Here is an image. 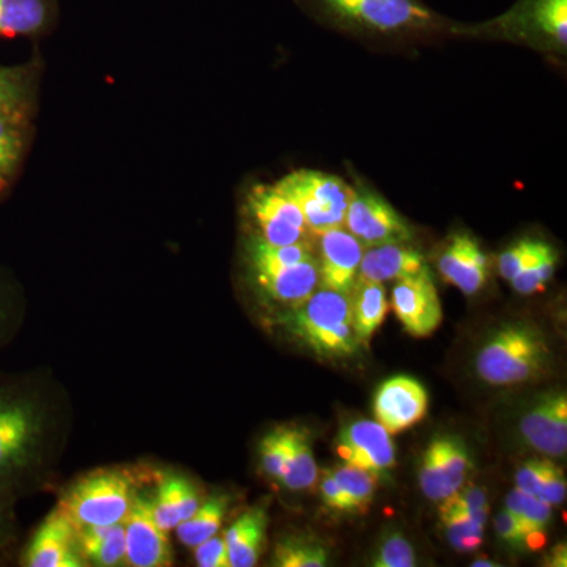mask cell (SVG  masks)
I'll use <instances>...</instances> for the list:
<instances>
[{"instance_id": "cell-3", "label": "cell", "mask_w": 567, "mask_h": 567, "mask_svg": "<svg viewBox=\"0 0 567 567\" xmlns=\"http://www.w3.org/2000/svg\"><path fill=\"white\" fill-rule=\"evenodd\" d=\"M241 267L252 292L278 315L305 303L319 289L315 245H270L245 234Z\"/></svg>"}, {"instance_id": "cell-40", "label": "cell", "mask_w": 567, "mask_h": 567, "mask_svg": "<svg viewBox=\"0 0 567 567\" xmlns=\"http://www.w3.org/2000/svg\"><path fill=\"white\" fill-rule=\"evenodd\" d=\"M551 461L548 458H532L518 466L516 473V488L525 494L537 496L543 486Z\"/></svg>"}, {"instance_id": "cell-31", "label": "cell", "mask_w": 567, "mask_h": 567, "mask_svg": "<svg viewBox=\"0 0 567 567\" xmlns=\"http://www.w3.org/2000/svg\"><path fill=\"white\" fill-rule=\"evenodd\" d=\"M274 566L324 567L328 565V548L309 536H286L276 543Z\"/></svg>"}, {"instance_id": "cell-37", "label": "cell", "mask_w": 567, "mask_h": 567, "mask_svg": "<svg viewBox=\"0 0 567 567\" xmlns=\"http://www.w3.org/2000/svg\"><path fill=\"white\" fill-rule=\"evenodd\" d=\"M375 567H413L416 555L412 544L402 533L394 532L383 537L374 557Z\"/></svg>"}, {"instance_id": "cell-45", "label": "cell", "mask_w": 567, "mask_h": 567, "mask_svg": "<svg viewBox=\"0 0 567 567\" xmlns=\"http://www.w3.org/2000/svg\"><path fill=\"white\" fill-rule=\"evenodd\" d=\"M566 546L559 544V546L551 548L550 555L547 557V566L551 567H566Z\"/></svg>"}, {"instance_id": "cell-26", "label": "cell", "mask_w": 567, "mask_h": 567, "mask_svg": "<svg viewBox=\"0 0 567 567\" xmlns=\"http://www.w3.org/2000/svg\"><path fill=\"white\" fill-rule=\"evenodd\" d=\"M354 334L361 347H368L372 336L385 322L386 290L383 284L357 279L349 293Z\"/></svg>"}, {"instance_id": "cell-12", "label": "cell", "mask_w": 567, "mask_h": 567, "mask_svg": "<svg viewBox=\"0 0 567 567\" xmlns=\"http://www.w3.org/2000/svg\"><path fill=\"white\" fill-rule=\"evenodd\" d=\"M174 550L169 533L159 527L152 513V502L137 492L125 520V566L169 567Z\"/></svg>"}, {"instance_id": "cell-46", "label": "cell", "mask_w": 567, "mask_h": 567, "mask_svg": "<svg viewBox=\"0 0 567 567\" xmlns=\"http://www.w3.org/2000/svg\"><path fill=\"white\" fill-rule=\"evenodd\" d=\"M473 567H496L498 566V563L492 561V559L488 558H480L476 559V561H473Z\"/></svg>"}, {"instance_id": "cell-23", "label": "cell", "mask_w": 567, "mask_h": 567, "mask_svg": "<svg viewBox=\"0 0 567 567\" xmlns=\"http://www.w3.org/2000/svg\"><path fill=\"white\" fill-rule=\"evenodd\" d=\"M152 513L159 527L173 532L181 522L196 513L203 499L188 477L162 475L156 480V494L151 499Z\"/></svg>"}, {"instance_id": "cell-7", "label": "cell", "mask_w": 567, "mask_h": 567, "mask_svg": "<svg viewBox=\"0 0 567 567\" xmlns=\"http://www.w3.org/2000/svg\"><path fill=\"white\" fill-rule=\"evenodd\" d=\"M136 473L125 468L93 470L63 492L59 509L76 528L123 524L137 494Z\"/></svg>"}, {"instance_id": "cell-11", "label": "cell", "mask_w": 567, "mask_h": 567, "mask_svg": "<svg viewBox=\"0 0 567 567\" xmlns=\"http://www.w3.org/2000/svg\"><path fill=\"white\" fill-rule=\"evenodd\" d=\"M472 468V454L461 436H435L421 458L417 472L421 491L432 502H445L465 486Z\"/></svg>"}, {"instance_id": "cell-6", "label": "cell", "mask_w": 567, "mask_h": 567, "mask_svg": "<svg viewBox=\"0 0 567 567\" xmlns=\"http://www.w3.org/2000/svg\"><path fill=\"white\" fill-rule=\"evenodd\" d=\"M550 346L539 327L527 322L503 324L481 347L477 375L494 386L529 383L546 374Z\"/></svg>"}, {"instance_id": "cell-1", "label": "cell", "mask_w": 567, "mask_h": 567, "mask_svg": "<svg viewBox=\"0 0 567 567\" xmlns=\"http://www.w3.org/2000/svg\"><path fill=\"white\" fill-rule=\"evenodd\" d=\"M331 31L371 43H421L451 35L454 22L424 0H293Z\"/></svg>"}, {"instance_id": "cell-39", "label": "cell", "mask_w": 567, "mask_h": 567, "mask_svg": "<svg viewBox=\"0 0 567 567\" xmlns=\"http://www.w3.org/2000/svg\"><path fill=\"white\" fill-rule=\"evenodd\" d=\"M196 565L200 567H230L229 551L221 533L208 537L199 546L193 548Z\"/></svg>"}, {"instance_id": "cell-22", "label": "cell", "mask_w": 567, "mask_h": 567, "mask_svg": "<svg viewBox=\"0 0 567 567\" xmlns=\"http://www.w3.org/2000/svg\"><path fill=\"white\" fill-rule=\"evenodd\" d=\"M59 21L58 0H0V37L40 39Z\"/></svg>"}, {"instance_id": "cell-24", "label": "cell", "mask_w": 567, "mask_h": 567, "mask_svg": "<svg viewBox=\"0 0 567 567\" xmlns=\"http://www.w3.org/2000/svg\"><path fill=\"white\" fill-rule=\"evenodd\" d=\"M270 517L262 506L245 511L237 520L223 533L229 551L230 567H252L262 557Z\"/></svg>"}, {"instance_id": "cell-38", "label": "cell", "mask_w": 567, "mask_h": 567, "mask_svg": "<svg viewBox=\"0 0 567 567\" xmlns=\"http://www.w3.org/2000/svg\"><path fill=\"white\" fill-rule=\"evenodd\" d=\"M18 293L14 284L0 270V346L9 339L18 319Z\"/></svg>"}, {"instance_id": "cell-15", "label": "cell", "mask_w": 567, "mask_h": 567, "mask_svg": "<svg viewBox=\"0 0 567 567\" xmlns=\"http://www.w3.org/2000/svg\"><path fill=\"white\" fill-rule=\"evenodd\" d=\"M315 249L320 289L349 295L358 279L364 245L342 226L316 235Z\"/></svg>"}, {"instance_id": "cell-25", "label": "cell", "mask_w": 567, "mask_h": 567, "mask_svg": "<svg viewBox=\"0 0 567 567\" xmlns=\"http://www.w3.org/2000/svg\"><path fill=\"white\" fill-rule=\"evenodd\" d=\"M41 70L43 66L39 59L18 63V65H0V114L2 112L35 114Z\"/></svg>"}, {"instance_id": "cell-36", "label": "cell", "mask_w": 567, "mask_h": 567, "mask_svg": "<svg viewBox=\"0 0 567 567\" xmlns=\"http://www.w3.org/2000/svg\"><path fill=\"white\" fill-rule=\"evenodd\" d=\"M543 244L544 240H539V238L525 237L520 238L516 244L511 245L509 248H506L505 251L499 254V275H502L506 281H513V279L535 259Z\"/></svg>"}, {"instance_id": "cell-35", "label": "cell", "mask_w": 567, "mask_h": 567, "mask_svg": "<svg viewBox=\"0 0 567 567\" xmlns=\"http://www.w3.org/2000/svg\"><path fill=\"white\" fill-rule=\"evenodd\" d=\"M289 451V425H276L260 442V465L265 475L281 483Z\"/></svg>"}, {"instance_id": "cell-17", "label": "cell", "mask_w": 567, "mask_h": 567, "mask_svg": "<svg viewBox=\"0 0 567 567\" xmlns=\"http://www.w3.org/2000/svg\"><path fill=\"white\" fill-rule=\"evenodd\" d=\"M439 274L465 295H476L491 278V259L472 234L454 233L436 259Z\"/></svg>"}, {"instance_id": "cell-41", "label": "cell", "mask_w": 567, "mask_h": 567, "mask_svg": "<svg viewBox=\"0 0 567 567\" xmlns=\"http://www.w3.org/2000/svg\"><path fill=\"white\" fill-rule=\"evenodd\" d=\"M567 492L566 475L561 468L555 462H551L548 466L546 480H544L543 486H540L537 498L543 499L547 505L559 506L565 502Z\"/></svg>"}, {"instance_id": "cell-30", "label": "cell", "mask_w": 567, "mask_h": 567, "mask_svg": "<svg viewBox=\"0 0 567 567\" xmlns=\"http://www.w3.org/2000/svg\"><path fill=\"white\" fill-rule=\"evenodd\" d=\"M506 507L516 516L518 524L524 529L528 550L535 551L546 547L547 528L551 522V506L537 496L514 488L506 496Z\"/></svg>"}, {"instance_id": "cell-43", "label": "cell", "mask_w": 567, "mask_h": 567, "mask_svg": "<svg viewBox=\"0 0 567 567\" xmlns=\"http://www.w3.org/2000/svg\"><path fill=\"white\" fill-rule=\"evenodd\" d=\"M320 494H322L324 506L330 507L331 511H338V513L349 514L346 496L342 494L331 470H324L323 472Z\"/></svg>"}, {"instance_id": "cell-44", "label": "cell", "mask_w": 567, "mask_h": 567, "mask_svg": "<svg viewBox=\"0 0 567 567\" xmlns=\"http://www.w3.org/2000/svg\"><path fill=\"white\" fill-rule=\"evenodd\" d=\"M13 502L0 496V559L9 554L14 540Z\"/></svg>"}, {"instance_id": "cell-28", "label": "cell", "mask_w": 567, "mask_h": 567, "mask_svg": "<svg viewBox=\"0 0 567 567\" xmlns=\"http://www.w3.org/2000/svg\"><path fill=\"white\" fill-rule=\"evenodd\" d=\"M319 481L311 436L300 425H289V451L281 484L292 492L309 491Z\"/></svg>"}, {"instance_id": "cell-29", "label": "cell", "mask_w": 567, "mask_h": 567, "mask_svg": "<svg viewBox=\"0 0 567 567\" xmlns=\"http://www.w3.org/2000/svg\"><path fill=\"white\" fill-rule=\"evenodd\" d=\"M229 505L230 496L227 494L219 492V494L208 496L205 502L200 503L192 517L175 527V536L185 547L199 546L208 537L221 532Z\"/></svg>"}, {"instance_id": "cell-5", "label": "cell", "mask_w": 567, "mask_h": 567, "mask_svg": "<svg viewBox=\"0 0 567 567\" xmlns=\"http://www.w3.org/2000/svg\"><path fill=\"white\" fill-rule=\"evenodd\" d=\"M287 333L320 358H349L360 352L350 315L349 295L317 289L305 303L281 312Z\"/></svg>"}, {"instance_id": "cell-9", "label": "cell", "mask_w": 567, "mask_h": 567, "mask_svg": "<svg viewBox=\"0 0 567 567\" xmlns=\"http://www.w3.org/2000/svg\"><path fill=\"white\" fill-rule=\"evenodd\" d=\"M245 234L256 235L270 245H315L316 235L309 230L300 208L276 186L256 183L245 193Z\"/></svg>"}, {"instance_id": "cell-4", "label": "cell", "mask_w": 567, "mask_h": 567, "mask_svg": "<svg viewBox=\"0 0 567 567\" xmlns=\"http://www.w3.org/2000/svg\"><path fill=\"white\" fill-rule=\"evenodd\" d=\"M451 35L509 41L547 54H566L567 0H517L494 20L472 25L454 22Z\"/></svg>"}, {"instance_id": "cell-13", "label": "cell", "mask_w": 567, "mask_h": 567, "mask_svg": "<svg viewBox=\"0 0 567 567\" xmlns=\"http://www.w3.org/2000/svg\"><path fill=\"white\" fill-rule=\"evenodd\" d=\"M391 306L399 322L413 338H427L442 324V301L431 270L395 281Z\"/></svg>"}, {"instance_id": "cell-14", "label": "cell", "mask_w": 567, "mask_h": 567, "mask_svg": "<svg viewBox=\"0 0 567 567\" xmlns=\"http://www.w3.org/2000/svg\"><path fill=\"white\" fill-rule=\"evenodd\" d=\"M334 447L344 464L365 470L377 477L385 475L395 464L390 432L377 421L358 420L342 425Z\"/></svg>"}, {"instance_id": "cell-2", "label": "cell", "mask_w": 567, "mask_h": 567, "mask_svg": "<svg viewBox=\"0 0 567 567\" xmlns=\"http://www.w3.org/2000/svg\"><path fill=\"white\" fill-rule=\"evenodd\" d=\"M48 435V412L31 382H0V496L17 498L40 465Z\"/></svg>"}, {"instance_id": "cell-10", "label": "cell", "mask_w": 567, "mask_h": 567, "mask_svg": "<svg viewBox=\"0 0 567 567\" xmlns=\"http://www.w3.org/2000/svg\"><path fill=\"white\" fill-rule=\"evenodd\" d=\"M344 227L364 248L383 244H410L415 237L412 224L379 193L357 182L347 208Z\"/></svg>"}, {"instance_id": "cell-16", "label": "cell", "mask_w": 567, "mask_h": 567, "mask_svg": "<svg viewBox=\"0 0 567 567\" xmlns=\"http://www.w3.org/2000/svg\"><path fill=\"white\" fill-rule=\"evenodd\" d=\"M25 567H84L76 546V527L58 506L41 522L21 551Z\"/></svg>"}, {"instance_id": "cell-19", "label": "cell", "mask_w": 567, "mask_h": 567, "mask_svg": "<svg viewBox=\"0 0 567 567\" xmlns=\"http://www.w3.org/2000/svg\"><path fill=\"white\" fill-rule=\"evenodd\" d=\"M520 432L533 450L550 457L566 456L567 398L554 391L536 399L520 420Z\"/></svg>"}, {"instance_id": "cell-8", "label": "cell", "mask_w": 567, "mask_h": 567, "mask_svg": "<svg viewBox=\"0 0 567 567\" xmlns=\"http://www.w3.org/2000/svg\"><path fill=\"white\" fill-rule=\"evenodd\" d=\"M303 215L312 234L344 226L353 186L338 175L315 169H297L275 182Z\"/></svg>"}, {"instance_id": "cell-18", "label": "cell", "mask_w": 567, "mask_h": 567, "mask_svg": "<svg viewBox=\"0 0 567 567\" xmlns=\"http://www.w3.org/2000/svg\"><path fill=\"white\" fill-rule=\"evenodd\" d=\"M429 395L425 388L412 377L398 375L386 380L377 390L374 415L390 435L402 434L427 415Z\"/></svg>"}, {"instance_id": "cell-34", "label": "cell", "mask_w": 567, "mask_h": 567, "mask_svg": "<svg viewBox=\"0 0 567 567\" xmlns=\"http://www.w3.org/2000/svg\"><path fill=\"white\" fill-rule=\"evenodd\" d=\"M440 516L446 528L447 540L456 550L468 554L483 546L486 524L465 514L447 513V511H440Z\"/></svg>"}, {"instance_id": "cell-21", "label": "cell", "mask_w": 567, "mask_h": 567, "mask_svg": "<svg viewBox=\"0 0 567 567\" xmlns=\"http://www.w3.org/2000/svg\"><path fill=\"white\" fill-rule=\"evenodd\" d=\"M33 117L28 112L0 114V199L10 192L20 177L22 166L31 151Z\"/></svg>"}, {"instance_id": "cell-32", "label": "cell", "mask_w": 567, "mask_h": 567, "mask_svg": "<svg viewBox=\"0 0 567 567\" xmlns=\"http://www.w3.org/2000/svg\"><path fill=\"white\" fill-rule=\"evenodd\" d=\"M342 494L349 505V514H361L374 502L377 476L352 465H339L331 468Z\"/></svg>"}, {"instance_id": "cell-42", "label": "cell", "mask_w": 567, "mask_h": 567, "mask_svg": "<svg viewBox=\"0 0 567 567\" xmlns=\"http://www.w3.org/2000/svg\"><path fill=\"white\" fill-rule=\"evenodd\" d=\"M495 529L499 537L509 546L520 548V550H528L527 536H525L524 529L518 524L516 516L507 507L496 516Z\"/></svg>"}, {"instance_id": "cell-27", "label": "cell", "mask_w": 567, "mask_h": 567, "mask_svg": "<svg viewBox=\"0 0 567 567\" xmlns=\"http://www.w3.org/2000/svg\"><path fill=\"white\" fill-rule=\"evenodd\" d=\"M76 546L85 565H125V522L104 527L76 528Z\"/></svg>"}, {"instance_id": "cell-20", "label": "cell", "mask_w": 567, "mask_h": 567, "mask_svg": "<svg viewBox=\"0 0 567 567\" xmlns=\"http://www.w3.org/2000/svg\"><path fill=\"white\" fill-rule=\"evenodd\" d=\"M431 270L423 254L410 244H383L364 248L358 278L385 284Z\"/></svg>"}, {"instance_id": "cell-33", "label": "cell", "mask_w": 567, "mask_h": 567, "mask_svg": "<svg viewBox=\"0 0 567 567\" xmlns=\"http://www.w3.org/2000/svg\"><path fill=\"white\" fill-rule=\"evenodd\" d=\"M558 260L559 254L555 246L544 241L535 259L509 282L513 284L514 290L520 295L543 292L547 284L554 278L555 271H557Z\"/></svg>"}]
</instances>
